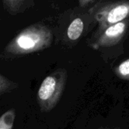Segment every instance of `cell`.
Wrapping results in <instances>:
<instances>
[{"instance_id":"6da1fadb","label":"cell","mask_w":129,"mask_h":129,"mask_svg":"<svg viewBox=\"0 0 129 129\" xmlns=\"http://www.w3.org/2000/svg\"><path fill=\"white\" fill-rule=\"evenodd\" d=\"M52 31L42 23L34 24L18 33L5 47L3 58H15L49 47L52 41Z\"/></svg>"},{"instance_id":"5b68a950","label":"cell","mask_w":129,"mask_h":129,"mask_svg":"<svg viewBox=\"0 0 129 129\" xmlns=\"http://www.w3.org/2000/svg\"><path fill=\"white\" fill-rule=\"evenodd\" d=\"M128 28L129 18L112 25L98 27L91 40V46L95 49L113 46L123 38Z\"/></svg>"},{"instance_id":"9c48e42d","label":"cell","mask_w":129,"mask_h":129,"mask_svg":"<svg viewBox=\"0 0 129 129\" xmlns=\"http://www.w3.org/2000/svg\"><path fill=\"white\" fill-rule=\"evenodd\" d=\"M118 75L126 80H129V58L121 62L118 67Z\"/></svg>"},{"instance_id":"52a82bcc","label":"cell","mask_w":129,"mask_h":129,"mask_svg":"<svg viewBox=\"0 0 129 129\" xmlns=\"http://www.w3.org/2000/svg\"><path fill=\"white\" fill-rule=\"evenodd\" d=\"M15 119V109H12L6 112L0 117V129H13Z\"/></svg>"},{"instance_id":"3957f363","label":"cell","mask_w":129,"mask_h":129,"mask_svg":"<svg viewBox=\"0 0 129 129\" xmlns=\"http://www.w3.org/2000/svg\"><path fill=\"white\" fill-rule=\"evenodd\" d=\"M59 23L61 26L66 27V39L75 42L78 40L87 28L96 21L90 15L89 8L83 9L78 6L64 12L60 17Z\"/></svg>"},{"instance_id":"30bf717a","label":"cell","mask_w":129,"mask_h":129,"mask_svg":"<svg viewBox=\"0 0 129 129\" xmlns=\"http://www.w3.org/2000/svg\"><path fill=\"white\" fill-rule=\"evenodd\" d=\"M96 1V0H78V3H79L78 6L83 9H87L89 6L94 3Z\"/></svg>"},{"instance_id":"8992f818","label":"cell","mask_w":129,"mask_h":129,"mask_svg":"<svg viewBox=\"0 0 129 129\" xmlns=\"http://www.w3.org/2000/svg\"><path fill=\"white\" fill-rule=\"evenodd\" d=\"M5 10L11 15L24 12L35 4V0H2Z\"/></svg>"},{"instance_id":"277c9868","label":"cell","mask_w":129,"mask_h":129,"mask_svg":"<svg viewBox=\"0 0 129 129\" xmlns=\"http://www.w3.org/2000/svg\"><path fill=\"white\" fill-rule=\"evenodd\" d=\"M66 75L61 72L52 74L43 81L37 93V101L43 112L51 110L57 103L63 90Z\"/></svg>"},{"instance_id":"ba28073f","label":"cell","mask_w":129,"mask_h":129,"mask_svg":"<svg viewBox=\"0 0 129 129\" xmlns=\"http://www.w3.org/2000/svg\"><path fill=\"white\" fill-rule=\"evenodd\" d=\"M18 84L0 74V96L9 93L17 88Z\"/></svg>"},{"instance_id":"7a4b0ae2","label":"cell","mask_w":129,"mask_h":129,"mask_svg":"<svg viewBox=\"0 0 129 129\" xmlns=\"http://www.w3.org/2000/svg\"><path fill=\"white\" fill-rule=\"evenodd\" d=\"M98 27H106L129 18V0H100L89 8Z\"/></svg>"}]
</instances>
